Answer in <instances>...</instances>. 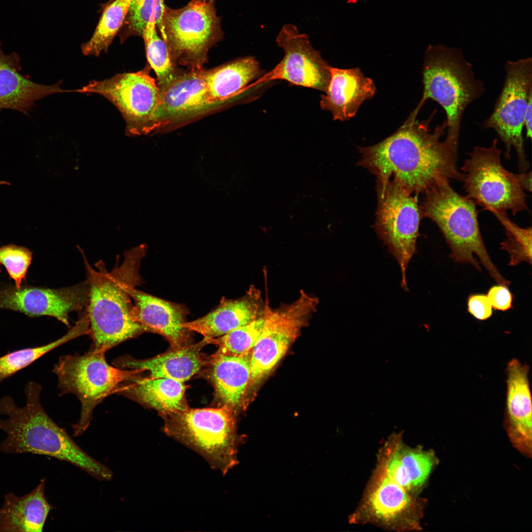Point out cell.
I'll return each instance as SVG.
<instances>
[{
    "label": "cell",
    "mask_w": 532,
    "mask_h": 532,
    "mask_svg": "<svg viewBox=\"0 0 532 532\" xmlns=\"http://www.w3.org/2000/svg\"><path fill=\"white\" fill-rule=\"evenodd\" d=\"M505 77L492 114L482 123L483 129H493L504 144L505 156L510 158L513 148L516 152L520 173L530 167L526 156L523 130L525 112L532 97V60L531 57L508 61L504 66Z\"/></svg>",
    "instance_id": "obj_12"
},
{
    "label": "cell",
    "mask_w": 532,
    "mask_h": 532,
    "mask_svg": "<svg viewBox=\"0 0 532 532\" xmlns=\"http://www.w3.org/2000/svg\"><path fill=\"white\" fill-rule=\"evenodd\" d=\"M160 35L174 64L187 69L202 67L209 50L223 37L214 3L191 0L181 8L166 6Z\"/></svg>",
    "instance_id": "obj_8"
},
{
    "label": "cell",
    "mask_w": 532,
    "mask_h": 532,
    "mask_svg": "<svg viewBox=\"0 0 532 532\" xmlns=\"http://www.w3.org/2000/svg\"><path fill=\"white\" fill-rule=\"evenodd\" d=\"M261 291L251 285L245 295L237 299L223 297L219 304L201 318L183 326L210 341L222 336L263 316L264 301Z\"/></svg>",
    "instance_id": "obj_20"
},
{
    "label": "cell",
    "mask_w": 532,
    "mask_h": 532,
    "mask_svg": "<svg viewBox=\"0 0 532 532\" xmlns=\"http://www.w3.org/2000/svg\"><path fill=\"white\" fill-rule=\"evenodd\" d=\"M505 229L506 239L501 242V249L510 255L509 266L522 262L532 263V228H522L513 222L506 213L493 212Z\"/></svg>",
    "instance_id": "obj_32"
},
{
    "label": "cell",
    "mask_w": 532,
    "mask_h": 532,
    "mask_svg": "<svg viewBox=\"0 0 532 532\" xmlns=\"http://www.w3.org/2000/svg\"><path fill=\"white\" fill-rule=\"evenodd\" d=\"M377 207L375 230L389 252L398 261L401 272V287L408 291L406 271L416 252V241L423 215L418 195L410 193L390 180L377 183Z\"/></svg>",
    "instance_id": "obj_10"
},
{
    "label": "cell",
    "mask_w": 532,
    "mask_h": 532,
    "mask_svg": "<svg viewBox=\"0 0 532 532\" xmlns=\"http://www.w3.org/2000/svg\"><path fill=\"white\" fill-rule=\"evenodd\" d=\"M147 247L140 245L126 252L111 271L100 261L93 268L83 255L87 271L89 297L87 314L94 350L106 352L111 348L140 334L146 328L135 321L129 294L132 287L142 283L139 273L141 260Z\"/></svg>",
    "instance_id": "obj_2"
},
{
    "label": "cell",
    "mask_w": 532,
    "mask_h": 532,
    "mask_svg": "<svg viewBox=\"0 0 532 532\" xmlns=\"http://www.w3.org/2000/svg\"><path fill=\"white\" fill-rule=\"evenodd\" d=\"M265 72L254 57L239 58L209 70L205 80L212 101L228 103L249 88Z\"/></svg>",
    "instance_id": "obj_28"
},
{
    "label": "cell",
    "mask_w": 532,
    "mask_h": 532,
    "mask_svg": "<svg viewBox=\"0 0 532 532\" xmlns=\"http://www.w3.org/2000/svg\"><path fill=\"white\" fill-rule=\"evenodd\" d=\"M495 138L489 147L475 146L466 160L461 171L466 197L492 213L515 215L528 209L526 195L515 173L506 169L501 161V151Z\"/></svg>",
    "instance_id": "obj_9"
},
{
    "label": "cell",
    "mask_w": 532,
    "mask_h": 532,
    "mask_svg": "<svg viewBox=\"0 0 532 532\" xmlns=\"http://www.w3.org/2000/svg\"><path fill=\"white\" fill-rule=\"evenodd\" d=\"M251 351L239 355H216L209 358L208 376L219 406L233 411L247 389L251 375Z\"/></svg>",
    "instance_id": "obj_25"
},
{
    "label": "cell",
    "mask_w": 532,
    "mask_h": 532,
    "mask_svg": "<svg viewBox=\"0 0 532 532\" xmlns=\"http://www.w3.org/2000/svg\"><path fill=\"white\" fill-rule=\"evenodd\" d=\"M89 286L87 281L60 289L34 287L19 288L10 284L0 285V309H9L34 317L49 316L69 327V314L87 306Z\"/></svg>",
    "instance_id": "obj_16"
},
{
    "label": "cell",
    "mask_w": 532,
    "mask_h": 532,
    "mask_svg": "<svg viewBox=\"0 0 532 532\" xmlns=\"http://www.w3.org/2000/svg\"><path fill=\"white\" fill-rule=\"evenodd\" d=\"M132 287L129 294L133 301L134 320L148 332L159 333L170 343L172 348L191 344L192 331L183 326L189 311L183 304L157 298Z\"/></svg>",
    "instance_id": "obj_19"
},
{
    "label": "cell",
    "mask_w": 532,
    "mask_h": 532,
    "mask_svg": "<svg viewBox=\"0 0 532 532\" xmlns=\"http://www.w3.org/2000/svg\"><path fill=\"white\" fill-rule=\"evenodd\" d=\"M378 457L377 465L415 496L425 484L435 463L432 453L410 448L395 434L387 441Z\"/></svg>",
    "instance_id": "obj_22"
},
{
    "label": "cell",
    "mask_w": 532,
    "mask_h": 532,
    "mask_svg": "<svg viewBox=\"0 0 532 532\" xmlns=\"http://www.w3.org/2000/svg\"><path fill=\"white\" fill-rule=\"evenodd\" d=\"M422 76L423 96L411 114L417 117L428 100L436 101L446 115V138L458 145L464 112L484 94V84L475 78L471 64L459 49L442 44L429 45L427 47Z\"/></svg>",
    "instance_id": "obj_5"
},
{
    "label": "cell",
    "mask_w": 532,
    "mask_h": 532,
    "mask_svg": "<svg viewBox=\"0 0 532 532\" xmlns=\"http://www.w3.org/2000/svg\"><path fill=\"white\" fill-rule=\"evenodd\" d=\"M150 68L147 66L137 72L92 80L75 92L102 96L121 112L127 135L146 134L157 130L155 114L160 97V88L149 75Z\"/></svg>",
    "instance_id": "obj_13"
},
{
    "label": "cell",
    "mask_w": 532,
    "mask_h": 532,
    "mask_svg": "<svg viewBox=\"0 0 532 532\" xmlns=\"http://www.w3.org/2000/svg\"><path fill=\"white\" fill-rule=\"evenodd\" d=\"M519 183L524 190L530 192L532 191V173L531 171L516 174Z\"/></svg>",
    "instance_id": "obj_39"
},
{
    "label": "cell",
    "mask_w": 532,
    "mask_h": 532,
    "mask_svg": "<svg viewBox=\"0 0 532 532\" xmlns=\"http://www.w3.org/2000/svg\"><path fill=\"white\" fill-rule=\"evenodd\" d=\"M318 303L317 298L302 290L294 302L272 309L266 294L263 328L251 352V385L266 376L284 356L316 311Z\"/></svg>",
    "instance_id": "obj_11"
},
{
    "label": "cell",
    "mask_w": 532,
    "mask_h": 532,
    "mask_svg": "<svg viewBox=\"0 0 532 532\" xmlns=\"http://www.w3.org/2000/svg\"><path fill=\"white\" fill-rule=\"evenodd\" d=\"M532 97L530 99L526 110L525 112L524 121V128L525 127L526 133V136L528 138L531 139L532 134Z\"/></svg>",
    "instance_id": "obj_38"
},
{
    "label": "cell",
    "mask_w": 532,
    "mask_h": 532,
    "mask_svg": "<svg viewBox=\"0 0 532 532\" xmlns=\"http://www.w3.org/2000/svg\"><path fill=\"white\" fill-rule=\"evenodd\" d=\"M264 326L263 316L250 323L212 339L210 343L218 346L216 355H239L251 351L258 340Z\"/></svg>",
    "instance_id": "obj_33"
},
{
    "label": "cell",
    "mask_w": 532,
    "mask_h": 532,
    "mask_svg": "<svg viewBox=\"0 0 532 532\" xmlns=\"http://www.w3.org/2000/svg\"><path fill=\"white\" fill-rule=\"evenodd\" d=\"M20 61V56L15 52L4 54L0 41V111L9 109L28 116L36 101L65 91L60 88V82L42 85L21 74Z\"/></svg>",
    "instance_id": "obj_23"
},
{
    "label": "cell",
    "mask_w": 532,
    "mask_h": 532,
    "mask_svg": "<svg viewBox=\"0 0 532 532\" xmlns=\"http://www.w3.org/2000/svg\"><path fill=\"white\" fill-rule=\"evenodd\" d=\"M200 1H206L208 2H211L214 3V0H198Z\"/></svg>",
    "instance_id": "obj_41"
},
{
    "label": "cell",
    "mask_w": 532,
    "mask_h": 532,
    "mask_svg": "<svg viewBox=\"0 0 532 532\" xmlns=\"http://www.w3.org/2000/svg\"><path fill=\"white\" fill-rule=\"evenodd\" d=\"M166 7L164 0H131L126 19L130 34L141 36L152 21L161 33Z\"/></svg>",
    "instance_id": "obj_34"
},
{
    "label": "cell",
    "mask_w": 532,
    "mask_h": 532,
    "mask_svg": "<svg viewBox=\"0 0 532 532\" xmlns=\"http://www.w3.org/2000/svg\"><path fill=\"white\" fill-rule=\"evenodd\" d=\"M45 479L30 493L19 497L6 494L0 506V532H40L53 507L45 495Z\"/></svg>",
    "instance_id": "obj_27"
},
{
    "label": "cell",
    "mask_w": 532,
    "mask_h": 532,
    "mask_svg": "<svg viewBox=\"0 0 532 532\" xmlns=\"http://www.w3.org/2000/svg\"><path fill=\"white\" fill-rule=\"evenodd\" d=\"M492 306L487 295L471 294L467 299V311L478 320H485L493 314Z\"/></svg>",
    "instance_id": "obj_36"
},
{
    "label": "cell",
    "mask_w": 532,
    "mask_h": 532,
    "mask_svg": "<svg viewBox=\"0 0 532 532\" xmlns=\"http://www.w3.org/2000/svg\"><path fill=\"white\" fill-rule=\"evenodd\" d=\"M131 0H114L104 9L91 38L81 47L85 56L107 51L126 20Z\"/></svg>",
    "instance_id": "obj_30"
},
{
    "label": "cell",
    "mask_w": 532,
    "mask_h": 532,
    "mask_svg": "<svg viewBox=\"0 0 532 532\" xmlns=\"http://www.w3.org/2000/svg\"><path fill=\"white\" fill-rule=\"evenodd\" d=\"M504 426L515 448L525 455L532 454V397L529 366L517 359L507 365Z\"/></svg>",
    "instance_id": "obj_18"
},
{
    "label": "cell",
    "mask_w": 532,
    "mask_h": 532,
    "mask_svg": "<svg viewBox=\"0 0 532 532\" xmlns=\"http://www.w3.org/2000/svg\"><path fill=\"white\" fill-rule=\"evenodd\" d=\"M143 38L146 56L150 68L155 71L160 90L166 87L182 71L174 63L167 45L159 35L155 22H150L144 29Z\"/></svg>",
    "instance_id": "obj_31"
},
{
    "label": "cell",
    "mask_w": 532,
    "mask_h": 532,
    "mask_svg": "<svg viewBox=\"0 0 532 532\" xmlns=\"http://www.w3.org/2000/svg\"><path fill=\"white\" fill-rule=\"evenodd\" d=\"M430 120L419 122L411 115L394 133L372 146L358 147L357 163L384 185L393 180L410 193H424L442 178L463 181L457 167L458 145L446 138L444 121L433 131Z\"/></svg>",
    "instance_id": "obj_1"
},
{
    "label": "cell",
    "mask_w": 532,
    "mask_h": 532,
    "mask_svg": "<svg viewBox=\"0 0 532 532\" xmlns=\"http://www.w3.org/2000/svg\"><path fill=\"white\" fill-rule=\"evenodd\" d=\"M90 334V324L86 315L82 316L67 333L48 344L9 352L0 357V381L14 375L59 346L82 335Z\"/></svg>",
    "instance_id": "obj_29"
},
{
    "label": "cell",
    "mask_w": 532,
    "mask_h": 532,
    "mask_svg": "<svg viewBox=\"0 0 532 532\" xmlns=\"http://www.w3.org/2000/svg\"><path fill=\"white\" fill-rule=\"evenodd\" d=\"M450 180L442 178L423 194L420 205L423 217L434 222L450 247V257L454 261L469 264L481 270L476 255L490 276L498 284L506 286L510 281L499 272L488 253L482 237L476 203L457 193Z\"/></svg>",
    "instance_id": "obj_4"
},
{
    "label": "cell",
    "mask_w": 532,
    "mask_h": 532,
    "mask_svg": "<svg viewBox=\"0 0 532 532\" xmlns=\"http://www.w3.org/2000/svg\"><path fill=\"white\" fill-rule=\"evenodd\" d=\"M41 386L28 382L25 388L26 403L18 407L10 396L0 399V430L6 434L0 443L5 454L31 453L68 462L100 481H110L112 471L82 449L66 431L48 415L40 401Z\"/></svg>",
    "instance_id": "obj_3"
},
{
    "label": "cell",
    "mask_w": 532,
    "mask_h": 532,
    "mask_svg": "<svg viewBox=\"0 0 532 532\" xmlns=\"http://www.w3.org/2000/svg\"><path fill=\"white\" fill-rule=\"evenodd\" d=\"M164 432L196 451L225 475L234 466L242 442L233 411L225 406L190 408L161 415Z\"/></svg>",
    "instance_id": "obj_6"
},
{
    "label": "cell",
    "mask_w": 532,
    "mask_h": 532,
    "mask_svg": "<svg viewBox=\"0 0 532 532\" xmlns=\"http://www.w3.org/2000/svg\"><path fill=\"white\" fill-rule=\"evenodd\" d=\"M419 505L416 496L376 466L355 520L373 522L397 530L418 528Z\"/></svg>",
    "instance_id": "obj_15"
},
{
    "label": "cell",
    "mask_w": 532,
    "mask_h": 532,
    "mask_svg": "<svg viewBox=\"0 0 532 532\" xmlns=\"http://www.w3.org/2000/svg\"><path fill=\"white\" fill-rule=\"evenodd\" d=\"M32 257L33 252L25 247L14 244L0 247V272L1 266H4L9 277L14 280L15 286L19 288L26 278Z\"/></svg>",
    "instance_id": "obj_35"
},
{
    "label": "cell",
    "mask_w": 532,
    "mask_h": 532,
    "mask_svg": "<svg viewBox=\"0 0 532 532\" xmlns=\"http://www.w3.org/2000/svg\"><path fill=\"white\" fill-rule=\"evenodd\" d=\"M495 310L505 311L512 307L513 295L505 285L498 284L490 288L487 295Z\"/></svg>",
    "instance_id": "obj_37"
},
{
    "label": "cell",
    "mask_w": 532,
    "mask_h": 532,
    "mask_svg": "<svg viewBox=\"0 0 532 532\" xmlns=\"http://www.w3.org/2000/svg\"><path fill=\"white\" fill-rule=\"evenodd\" d=\"M275 40L284 52L283 58L252 86L281 79L325 93L331 79V66L322 58L320 52L313 47L308 35L300 33L294 24H285Z\"/></svg>",
    "instance_id": "obj_14"
},
{
    "label": "cell",
    "mask_w": 532,
    "mask_h": 532,
    "mask_svg": "<svg viewBox=\"0 0 532 532\" xmlns=\"http://www.w3.org/2000/svg\"><path fill=\"white\" fill-rule=\"evenodd\" d=\"M207 344L208 341L203 339L197 343L172 348L153 358L137 360L125 356L115 360L113 364L120 368L146 371L150 378H166L184 383L207 365L209 358L201 352Z\"/></svg>",
    "instance_id": "obj_21"
},
{
    "label": "cell",
    "mask_w": 532,
    "mask_h": 532,
    "mask_svg": "<svg viewBox=\"0 0 532 532\" xmlns=\"http://www.w3.org/2000/svg\"><path fill=\"white\" fill-rule=\"evenodd\" d=\"M140 374L122 384L117 393L154 409L160 415L189 408L184 382L166 378L143 377Z\"/></svg>",
    "instance_id": "obj_26"
},
{
    "label": "cell",
    "mask_w": 532,
    "mask_h": 532,
    "mask_svg": "<svg viewBox=\"0 0 532 532\" xmlns=\"http://www.w3.org/2000/svg\"><path fill=\"white\" fill-rule=\"evenodd\" d=\"M205 69L182 71L160 90L155 114L157 129L204 114L225 104L212 101L205 80Z\"/></svg>",
    "instance_id": "obj_17"
},
{
    "label": "cell",
    "mask_w": 532,
    "mask_h": 532,
    "mask_svg": "<svg viewBox=\"0 0 532 532\" xmlns=\"http://www.w3.org/2000/svg\"><path fill=\"white\" fill-rule=\"evenodd\" d=\"M105 353L92 348L83 355L64 356L53 370L58 376L61 393L74 394L81 402L80 419L73 426L74 436H80L87 430L98 404L117 393L122 384L142 372L110 366Z\"/></svg>",
    "instance_id": "obj_7"
},
{
    "label": "cell",
    "mask_w": 532,
    "mask_h": 532,
    "mask_svg": "<svg viewBox=\"0 0 532 532\" xmlns=\"http://www.w3.org/2000/svg\"><path fill=\"white\" fill-rule=\"evenodd\" d=\"M331 79L320 105L330 111L334 120L344 121L354 117L363 102L373 97L376 87L373 80L360 68L331 67Z\"/></svg>",
    "instance_id": "obj_24"
},
{
    "label": "cell",
    "mask_w": 532,
    "mask_h": 532,
    "mask_svg": "<svg viewBox=\"0 0 532 532\" xmlns=\"http://www.w3.org/2000/svg\"><path fill=\"white\" fill-rule=\"evenodd\" d=\"M0 184L9 185L10 183L8 182H7L6 181H0Z\"/></svg>",
    "instance_id": "obj_40"
}]
</instances>
